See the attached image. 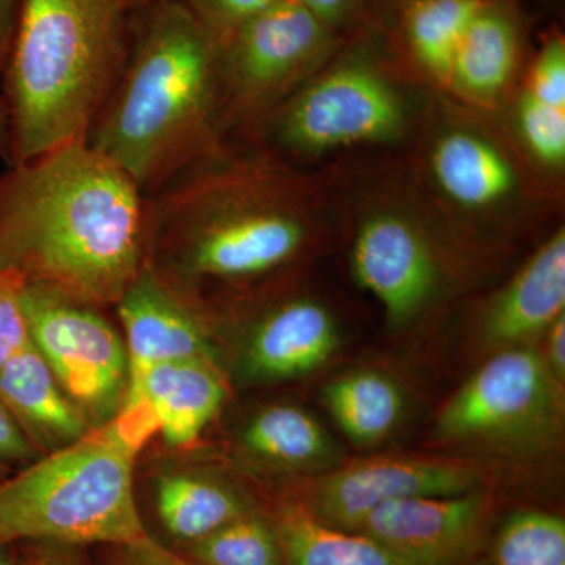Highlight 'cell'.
Masks as SVG:
<instances>
[{
    "label": "cell",
    "instance_id": "8fae6325",
    "mask_svg": "<svg viewBox=\"0 0 565 565\" xmlns=\"http://www.w3.org/2000/svg\"><path fill=\"white\" fill-rule=\"evenodd\" d=\"M115 307L125 329L129 362L128 394L121 411L143 403L141 385L156 364L178 360L215 362V348L199 311L147 264Z\"/></svg>",
    "mask_w": 565,
    "mask_h": 565
},
{
    "label": "cell",
    "instance_id": "60d3db41",
    "mask_svg": "<svg viewBox=\"0 0 565 565\" xmlns=\"http://www.w3.org/2000/svg\"><path fill=\"white\" fill-rule=\"evenodd\" d=\"M412 2V0H397V3H399V7L405 6V3Z\"/></svg>",
    "mask_w": 565,
    "mask_h": 565
},
{
    "label": "cell",
    "instance_id": "4fadbf2b",
    "mask_svg": "<svg viewBox=\"0 0 565 565\" xmlns=\"http://www.w3.org/2000/svg\"><path fill=\"white\" fill-rule=\"evenodd\" d=\"M356 278L394 323L414 318L433 297L437 267L422 233L401 215L363 222L352 253Z\"/></svg>",
    "mask_w": 565,
    "mask_h": 565
},
{
    "label": "cell",
    "instance_id": "3957f363",
    "mask_svg": "<svg viewBox=\"0 0 565 565\" xmlns=\"http://www.w3.org/2000/svg\"><path fill=\"white\" fill-rule=\"evenodd\" d=\"M223 140L214 39L178 0L141 3L120 77L85 141L148 199Z\"/></svg>",
    "mask_w": 565,
    "mask_h": 565
},
{
    "label": "cell",
    "instance_id": "603a6c76",
    "mask_svg": "<svg viewBox=\"0 0 565 565\" xmlns=\"http://www.w3.org/2000/svg\"><path fill=\"white\" fill-rule=\"evenodd\" d=\"M484 2L412 0L399 7L401 33L408 54L435 79L449 82L460 41Z\"/></svg>",
    "mask_w": 565,
    "mask_h": 565
},
{
    "label": "cell",
    "instance_id": "7a4b0ae2",
    "mask_svg": "<svg viewBox=\"0 0 565 565\" xmlns=\"http://www.w3.org/2000/svg\"><path fill=\"white\" fill-rule=\"evenodd\" d=\"M296 182L267 154L225 140L147 199L145 264L185 303L206 282L281 269L307 244Z\"/></svg>",
    "mask_w": 565,
    "mask_h": 565
},
{
    "label": "cell",
    "instance_id": "e575fe53",
    "mask_svg": "<svg viewBox=\"0 0 565 565\" xmlns=\"http://www.w3.org/2000/svg\"><path fill=\"white\" fill-rule=\"evenodd\" d=\"M20 0H0V76L9 61L14 31H17Z\"/></svg>",
    "mask_w": 565,
    "mask_h": 565
},
{
    "label": "cell",
    "instance_id": "cb8c5ba5",
    "mask_svg": "<svg viewBox=\"0 0 565 565\" xmlns=\"http://www.w3.org/2000/svg\"><path fill=\"white\" fill-rule=\"evenodd\" d=\"M243 444L250 455L286 467H308L333 456L332 441L318 422L294 405H270L253 416Z\"/></svg>",
    "mask_w": 565,
    "mask_h": 565
},
{
    "label": "cell",
    "instance_id": "277c9868",
    "mask_svg": "<svg viewBox=\"0 0 565 565\" xmlns=\"http://www.w3.org/2000/svg\"><path fill=\"white\" fill-rule=\"evenodd\" d=\"M136 9L132 0H20L2 73L10 166L87 139L125 66Z\"/></svg>",
    "mask_w": 565,
    "mask_h": 565
},
{
    "label": "cell",
    "instance_id": "30bf717a",
    "mask_svg": "<svg viewBox=\"0 0 565 565\" xmlns=\"http://www.w3.org/2000/svg\"><path fill=\"white\" fill-rule=\"evenodd\" d=\"M479 482L478 468L467 460L385 457L319 479L300 505L323 525L356 531L379 505L403 498L473 492Z\"/></svg>",
    "mask_w": 565,
    "mask_h": 565
},
{
    "label": "cell",
    "instance_id": "52a82bcc",
    "mask_svg": "<svg viewBox=\"0 0 565 565\" xmlns=\"http://www.w3.org/2000/svg\"><path fill=\"white\" fill-rule=\"evenodd\" d=\"M21 308L29 338L93 427L118 415L129 386L121 334L98 305L44 282H22Z\"/></svg>",
    "mask_w": 565,
    "mask_h": 565
},
{
    "label": "cell",
    "instance_id": "1f68e13d",
    "mask_svg": "<svg viewBox=\"0 0 565 565\" xmlns=\"http://www.w3.org/2000/svg\"><path fill=\"white\" fill-rule=\"evenodd\" d=\"M118 548L120 553H118L117 565H196L180 553L167 548L150 534Z\"/></svg>",
    "mask_w": 565,
    "mask_h": 565
},
{
    "label": "cell",
    "instance_id": "484cf974",
    "mask_svg": "<svg viewBox=\"0 0 565 565\" xmlns=\"http://www.w3.org/2000/svg\"><path fill=\"white\" fill-rule=\"evenodd\" d=\"M494 565H565L563 516L522 511L509 516L494 542Z\"/></svg>",
    "mask_w": 565,
    "mask_h": 565
},
{
    "label": "cell",
    "instance_id": "ba28073f",
    "mask_svg": "<svg viewBox=\"0 0 565 565\" xmlns=\"http://www.w3.org/2000/svg\"><path fill=\"white\" fill-rule=\"evenodd\" d=\"M563 418L557 381L527 345L490 359L445 405L437 433L446 440L535 449L555 440Z\"/></svg>",
    "mask_w": 565,
    "mask_h": 565
},
{
    "label": "cell",
    "instance_id": "9c48e42d",
    "mask_svg": "<svg viewBox=\"0 0 565 565\" xmlns=\"http://www.w3.org/2000/svg\"><path fill=\"white\" fill-rule=\"evenodd\" d=\"M404 107L381 73L363 62H345L285 99L263 121L281 147L318 152L386 140L403 129Z\"/></svg>",
    "mask_w": 565,
    "mask_h": 565
},
{
    "label": "cell",
    "instance_id": "f35d334b",
    "mask_svg": "<svg viewBox=\"0 0 565 565\" xmlns=\"http://www.w3.org/2000/svg\"><path fill=\"white\" fill-rule=\"evenodd\" d=\"M11 475H13V468L9 467V465L0 463V481L9 478Z\"/></svg>",
    "mask_w": 565,
    "mask_h": 565
},
{
    "label": "cell",
    "instance_id": "ab89813d",
    "mask_svg": "<svg viewBox=\"0 0 565 565\" xmlns=\"http://www.w3.org/2000/svg\"><path fill=\"white\" fill-rule=\"evenodd\" d=\"M148 2V0H132L134 6L139 7L141 3Z\"/></svg>",
    "mask_w": 565,
    "mask_h": 565
},
{
    "label": "cell",
    "instance_id": "d4e9b609",
    "mask_svg": "<svg viewBox=\"0 0 565 565\" xmlns=\"http://www.w3.org/2000/svg\"><path fill=\"white\" fill-rule=\"evenodd\" d=\"M184 557L196 565H285L273 523L252 511L189 544Z\"/></svg>",
    "mask_w": 565,
    "mask_h": 565
},
{
    "label": "cell",
    "instance_id": "7402d4cb",
    "mask_svg": "<svg viewBox=\"0 0 565 565\" xmlns=\"http://www.w3.org/2000/svg\"><path fill=\"white\" fill-rule=\"evenodd\" d=\"M322 397L341 430L359 445L384 440L403 416V393L377 371L341 375L323 388Z\"/></svg>",
    "mask_w": 565,
    "mask_h": 565
},
{
    "label": "cell",
    "instance_id": "8d00e7d4",
    "mask_svg": "<svg viewBox=\"0 0 565 565\" xmlns=\"http://www.w3.org/2000/svg\"><path fill=\"white\" fill-rule=\"evenodd\" d=\"M11 154H13V122H11L9 104L0 95V158L6 159L10 166Z\"/></svg>",
    "mask_w": 565,
    "mask_h": 565
},
{
    "label": "cell",
    "instance_id": "7c38bea8",
    "mask_svg": "<svg viewBox=\"0 0 565 565\" xmlns=\"http://www.w3.org/2000/svg\"><path fill=\"white\" fill-rule=\"evenodd\" d=\"M486 498L479 492L414 497L374 509L356 533L415 565H456L481 531Z\"/></svg>",
    "mask_w": 565,
    "mask_h": 565
},
{
    "label": "cell",
    "instance_id": "d590c367",
    "mask_svg": "<svg viewBox=\"0 0 565 565\" xmlns=\"http://www.w3.org/2000/svg\"><path fill=\"white\" fill-rule=\"evenodd\" d=\"M553 377L563 382L565 377V315L559 316L550 327L548 362H545Z\"/></svg>",
    "mask_w": 565,
    "mask_h": 565
},
{
    "label": "cell",
    "instance_id": "6da1fadb",
    "mask_svg": "<svg viewBox=\"0 0 565 565\" xmlns=\"http://www.w3.org/2000/svg\"><path fill=\"white\" fill-rule=\"evenodd\" d=\"M147 196L85 140L0 177V273L117 305L145 264Z\"/></svg>",
    "mask_w": 565,
    "mask_h": 565
},
{
    "label": "cell",
    "instance_id": "5b68a950",
    "mask_svg": "<svg viewBox=\"0 0 565 565\" xmlns=\"http://www.w3.org/2000/svg\"><path fill=\"white\" fill-rule=\"evenodd\" d=\"M134 448L114 422L0 481V545H128L147 535L134 493Z\"/></svg>",
    "mask_w": 565,
    "mask_h": 565
},
{
    "label": "cell",
    "instance_id": "d6986e66",
    "mask_svg": "<svg viewBox=\"0 0 565 565\" xmlns=\"http://www.w3.org/2000/svg\"><path fill=\"white\" fill-rule=\"evenodd\" d=\"M156 511L163 530L184 544L250 512L243 498L214 479L193 473H163L156 481Z\"/></svg>",
    "mask_w": 565,
    "mask_h": 565
},
{
    "label": "cell",
    "instance_id": "83f0119b",
    "mask_svg": "<svg viewBox=\"0 0 565 565\" xmlns=\"http://www.w3.org/2000/svg\"><path fill=\"white\" fill-rule=\"evenodd\" d=\"M527 95L546 106L565 109V40L561 32L546 35L527 79Z\"/></svg>",
    "mask_w": 565,
    "mask_h": 565
},
{
    "label": "cell",
    "instance_id": "ffe728a7",
    "mask_svg": "<svg viewBox=\"0 0 565 565\" xmlns=\"http://www.w3.org/2000/svg\"><path fill=\"white\" fill-rule=\"evenodd\" d=\"M433 162L438 184L463 206H490L514 189V172L504 156L475 134L445 136L435 148Z\"/></svg>",
    "mask_w": 565,
    "mask_h": 565
},
{
    "label": "cell",
    "instance_id": "f546056e",
    "mask_svg": "<svg viewBox=\"0 0 565 565\" xmlns=\"http://www.w3.org/2000/svg\"><path fill=\"white\" fill-rule=\"evenodd\" d=\"M178 2L191 11L212 36H218L280 0H178Z\"/></svg>",
    "mask_w": 565,
    "mask_h": 565
},
{
    "label": "cell",
    "instance_id": "ac0fdd59",
    "mask_svg": "<svg viewBox=\"0 0 565 565\" xmlns=\"http://www.w3.org/2000/svg\"><path fill=\"white\" fill-rule=\"evenodd\" d=\"M522 40V18L515 3L486 0L460 41L449 84L476 98H492L514 74Z\"/></svg>",
    "mask_w": 565,
    "mask_h": 565
},
{
    "label": "cell",
    "instance_id": "4316f807",
    "mask_svg": "<svg viewBox=\"0 0 565 565\" xmlns=\"http://www.w3.org/2000/svg\"><path fill=\"white\" fill-rule=\"evenodd\" d=\"M519 125L535 158L548 166L565 161V109L546 106L533 96L523 95L519 107Z\"/></svg>",
    "mask_w": 565,
    "mask_h": 565
},
{
    "label": "cell",
    "instance_id": "f1b7e54d",
    "mask_svg": "<svg viewBox=\"0 0 565 565\" xmlns=\"http://www.w3.org/2000/svg\"><path fill=\"white\" fill-rule=\"evenodd\" d=\"M22 282L18 275L0 273V370L31 340L21 308Z\"/></svg>",
    "mask_w": 565,
    "mask_h": 565
},
{
    "label": "cell",
    "instance_id": "74e56055",
    "mask_svg": "<svg viewBox=\"0 0 565 565\" xmlns=\"http://www.w3.org/2000/svg\"><path fill=\"white\" fill-rule=\"evenodd\" d=\"M0 565H22V556L17 544L0 545Z\"/></svg>",
    "mask_w": 565,
    "mask_h": 565
},
{
    "label": "cell",
    "instance_id": "5bb4252c",
    "mask_svg": "<svg viewBox=\"0 0 565 565\" xmlns=\"http://www.w3.org/2000/svg\"><path fill=\"white\" fill-rule=\"evenodd\" d=\"M338 343L337 322L326 307L315 300H286L252 323L241 374L252 384L291 381L321 367Z\"/></svg>",
    "mask_w": 565,
    "mask_h": 565
},
{
    "label": "cell",
    "instance_id": "44dd1931",
    "mask_svg": "<svg viewBox=\"0 0 565 565\" xmlns=\"http://www.w3.org/2000/svg\"><path fill=\"white\" fill-rule=\"evenodd\" d=\"M274 527L286 565H415L362 533L323 525L300 504L282 508Z\"/></svg>",
    "mask_w": 565,
    "mask_h": 565
},
{
    "label": "cell",
    "instance_id": "8992f818",
    "mask_svg": "<svg viewBox=\"0 0 565 565\" xmlns=\"http://www.w3.org/2000/svg\"><path fill=\"white\" fill-rule=\"evenodd\" d=\"M212 39L225 134L266 120L338 44L300 0H280Z\"/></svg>",
    "mask_w": 565,
    "mask_h": 565
},
{
    "label": "cell",
    "instance_id": "e0dca14e",
    "mask_svg": "<svg viewBox=\"0 0 565 565\" xmlns=\"http://www.w3.org/2000/svg\"><path fill=\"white\" fill-rule=\"evenodd\" d=\"M141 397L150 404L167 445H192L221 411L226 385L211 360L156 364L143 379Z\"/></svg>",
    "mask_w": 565,
    "mask_h": 565
},
{
    "label": "cell",
    "instance_id": "2e32d148",
    "mask_svg": "<svg viewBox=\"0 0 565 565\" xmlns=\"http://www.w3.org/2000/svg\"><path fill=\"white\" fill-rule=\"evenodd\" d=\"M565 307V234L556 233L490 305L484 321L487 343L525 345L552 327Z\"/></svg>",
    "mask_w": 565,
    "mask_h": 565
},
{
    "label": "cell",
    "instance_id": "4dcf8cb0",
    "mask_svg": "<svg viewBox=\"0 0 565 565\" xmlns=\"http://www.w3.org/2000/svg\"><path fill=\"white\" fill-rule=\"evenodd\" d=\"M41 452L6 404L0 401V463L29 465L40 459Z\"/></svg>",
    "mask_w": 565,
    "mask_h": 565
},
{
    "label": "cell",
    "instance_id": "9a60e30c",
    "mask_svg": "<svg viewBox=\"0 0 565 565\" xmlns=\"http://www.w3.org/2000/svg\"><path fill=\"white\" fill-rule=\"evenodd\" d=\"M0 401L43 456L74 444L93 427L31 340L0 370Z\"/></svg>",
    "mask_w": 565,
    "mask_h": 565
},
{
    "label": "cell",
    "instance_id": "836d02e7",
    "mask_svg": "<svg viewBox=\"0 0 565 565\" xmlns=\"http://www.w3.org/2000/svg\"><path fill=\"white\" fill-rule=\"evenodd\" d=\"M36 544L31 555L22 557V565H82V561L74 546L47 544V542H33Z\"/></svg>",
    "mask_w": 565,
    "mask_h": 565
},
{
    "label": "cell",
    "instance_id": "d6a6232c",
    "mask_svg": "<svg viewBox=\"0 0 565 565\" xmlns=\"http://www.w3.org/2000/svg\"><path fill=\"white\" fill-rule=\"evenodd\" d=\"M311 13L338 35L360 13L366 0H300Z\"/></svg>",
    "mask_w": 565,
    "mask_h": 565
}]
</instances>
